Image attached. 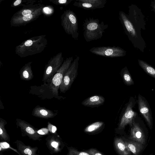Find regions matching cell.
I'll return each instance as SVG.
<instances>
[{
  "label": "cell",
  "mask_w": 155,
  "mask_h": 155,
  "mask_svg": "<svg viewBox=\"0 0 155 155\" xmlns=\"http://www.w3.org/2000/svg\"><path fill=\"white\" fill-rule=\"evenodd\" d=\"M150 6L151 7L153 11L155 13V0L151 1Z\"/></svg>",
  "instance_id": "cell-34"
},
{
  "label": "cell",
  "mask_w": 155,
  "mask_h": 155,
  "mask_svg": "<svg viewBox=\"0 0 155 155\" xmlns=\"http://www.w3.org/2000/svg\"><path fill=\"white\" fill-rule=\"evenodd\" d=\"M46 144L51 154L60 152L64 145L59 136L54 134L48 136L46 139Z\"/></svg>",
  "instance_id": "cell-13"
},
{
  "label": "cell",
  "mask_w": 155,
  "mask_h": 155,
  "mask_svg": "<svg viewBox=\"0 0 155 155\" xmlns=\"http://www.w3.org/2000/svg\"><path fill=\"white\" fill-rule=\"evenodd\" d=\"M68 152L67 155H91L86 152L79 151L72 147H68Z\"/></svg>",
  "instance_id": "cell-27"
},
{
  "label": "cell",
  "mask_w": 155,
  "mask_h": 155,
  "mask_svg": "<svg viewBox=\"0 0 155 155\" xmlns=\"http://www.w3.org/2000/svg\"><path fill=\"white\" fill-rule=\"evenodd\" d=\"M45 6L44 5L40 3H32L23 7L12 16L10 21L11 26H25L36 20L43 13V9Z\"/></svg>",
  "instance_id": "cell-2"
},
{
  "label": "cell",
  "mask_w": 155,
  "mask_h": 155,
  "mask_svg": "<svg viewBox=\"0 0 155 155\" xmlns=\"http://www.w3.org/2000/svg\"><path fill=\"white\" fill-rule=\"evenodd\" d=\"M85 152L91 155H104L97 150L93 148L90 149Z\"/></svg>",
  "instance_id": "cell-30"
},
{
  "label": "cell",
  "mask_w": 155,
  "mask_h": 155,
  "mask_svg": "<svg viewBox=\"0 0 155 155\" xmlns=\"http://www.w3.org/2000/svg\"><path fill=\"white\" fill-rule=\"evenodd\" d=\"M51 5H48L44 7L43 9V13L47 15H52L54 13V9Z\"/></svg>",
  "instance_id": "cell-29"
},
{
  "label": "cell",
  "mask_w": 155,
  "mask_h": 155,
  "mask_svg": "<svg viewBox=\"0 0 155 155\" xmlns=\"http://www.w3.org/2000/svg\"><path fill=\"white\" fill-rule=\"evenodd\" d=\"M127 14L122 11L119 12V18L124 31L134 47L144 52L146 42L141 35V30L146 29L144 16L136 5L128 7Z\"/></svg>",
  "instance_id": "cell-1"
},
{
  "label": "cell",
  "mask_w": 155,
  "mask_h": 155,
  "mask_svg": "<svg viewBox=\"0 0 155 155\" xmlns=\"http://www.w3.org/2000/svg\"><path fill=\"white\" fill-rule=\"evenodd\" d=\"M104 125V123L102 121L95 122L87 126L85 128L84 131L88 133L94 132L100 129Z\"/></svg>",
  "instance_id": "cell-24"
},
{
  "label": "cell",
  "mask_w": 155,
  "mask_h": 155,
  "mask_svg": "<svg viewBox=\"0 0 155 155\" xmlns=\"http://www.w3.org/2000/svg\"><path fill=\"white\" fill-rule=\"evenodd\" d=\"M7 124V122L3 119H0V138L1 140L9 142L10 137L5 128V126Z\"/></svg>",
  "instance_id": "cell-23"
},
{
  "label": "cell",
  "mask_w": 155,
  "mask_h": 155,
  "mask_svg": "<svg viewBox=\"0 0 155 155\" xmlns=\"http://www.w3.org/2000/svg\"><path fill=\"white\" fill-rule=\"evenodd\" d=\"M16 124L20 128L22 135L27 136L34 140L40 141L41 140V138L42 137L41 135L39 134L38 130L28 122L17 118L16 119Z\"/></svg>",
  "instance_id": "cell-12"
},
{
  "label": "cell",
  "mask_w": 155,
  "mask_h": 155,
  "mask_svg": "<svg viewBox=\"0 0 155 155\" xmlns=\"http://www.w3.org/2000/svg\"><path fill=\"white\" fill-rule=\"evenodd\" d=\"M48 130L46 128H42L38 130V132L39 134L41 135L45 134L48 133Z\"/></svg>",
  "instance_id": "cell-33"
},
{
  "label": "cell",
  "mask_w": 155,
  "mask_h": 155,
  "mask_svg": "<svg viewBox=\"0 0 155 155\" xmlns=\"http://www.w3.org/2000/svg\"><path fill=\"white\" fill-rule=\"evenodd\" d=\"M23 0H16L13 2L11 5V6L12 7H16L20 6L22 4Z\"/></svg>",
  "instance_id": "cell-32"
},
{
  "label": "cell",
  "mask_w": 155,
  "mask_h": 155,
  "mask_svg": "<svg viewBox=\"0 0 155 155\" xmlns=\"http://www.w3.org/2000/svg\"><path fill=\"white\" fill-rule=\"evenodd\" d=\"M32 62H30L25 64L19 71V75L21 79L28 81L31 80L34 75L31 69V64Z\"/></svg>",
  "instance_id": "cell-18"
},
{
  "label": "cell",
  "mask_w": 155,
  "mask_h": 155,
  "mask_svg": "<svg viewBox=\"0 0 155 155\" xmlns=\"http://www.w3.org/2000/svg\"><path fill=\"white\" fill-rule=\"evenodd\" d=\"M73 61V57L67 58L64 61L61 67L54 76L50 82L48 84L49 89L54 96L55 97L58 96V90L64 75Z\"/></svg>",
  "instance_id": "cell-6"
},
{
  "label": "cell",
  "mask_w": 155,
  "mask_h": 155,
  "mask_svg": "<svg viewBox=\"0 0 155 155\" xmlns=\"http://www.w3.org/2000/svg\"><path fill=\"white\" fill-rule=\"evenodd\" d=\"M120 74L124 83L126 85L130 86L134 84V81L127 66L121 69Z\"/></svg>",
  "instance_id": "cell-21"
},
{
  "label": "cell",
  "mask_w": 155,
  "mask_h": 155,
  "mask_svg": "<svg viewBox=\"0 0 155 155\" xmlns=\"http://www.w3.org/2000/svg\"><path fill=\"white\" fill-rule=\"evenodd\" d=\"M61 25L65 32L77 40L79 33L78 18L75 13L70 9L66 10L61 15Z\"/></svg>",
  "instance_id": "cell-5"
},
{
  "label": "cell",
  "mask_w": 155,
  "mask_h": 155,
  "mask_svg": "<svg viewBox=\"0 0 155 155\" xmlns=\"http://www.w3.org/2000/svg\"><path fill=\"white\" fill-rule=\"evenodd\" d=\"M138 61L139 65L144 72L155 79V68L143 60L138 59Z\"/></svg>",
  "instance_id": "cell-22"
},
{
  "label": "cell",
  "mask_w": 155,
  "mask_h": 155,
  "mask_svg": "<svg viewBox=\"0 0 155 155\" xmlns=\"http://www.w3.org/2000/svg\"><path fill=\"white\" fill-rule=\"evenodd\" d=\"M62 52H59L49 60L45 65L42 81L49 84L64 62Z\"/></svg>",
  "instance_id": "cell-8"
},
{
  "label": "cell",
  "mask_w": 155,
  "mask_h": 155,
  "mask_svg": "<svg viewBox=\"0 0 155 155\" xmlns=\"http://www.w3.org/2000/svg\"><path fill=\"white\" fill-rule=\"evenodd\" d=\"M105 101L104 97L100 95H94L84 100L81 103L83 106L94 107L103 104Z\"/></svg>",
  "instance_id": "cell-17"
},
{
  "label": "cell",
  "mask_w": 155,
  "mask_h": 155,
  "mask_svg": "<svg viewBox=\"0 0 155 155\" xmlns=\"http://www.w3.org/2000/svg\"><path fill=\"white\" fill-rule=\"evenodd\" d=\"M48 130L53 133H54L57 129L56 127L51 124L49 122H48Z\"/></svg>",
  "instance_id": "cell-31"
},
{
  "label": "cell",
  "mask_w": 155,
  "mask_h": 155,
  "mask_svg": "<svg viewBox=\"0 0 155 155\" xmlns=\"http://www.w3.org/2000/svg\"><path fill=\"white\" fill-rule=\"evenodd\" d=\"M0 155H3V154H1H1H0Z\"/></svg>",
  "instance_id": "cell-35"
},
{
  "label": "cell",
  "mask_w": 155,
  "mask_h": 155,
  "mask_svg": "<svg viewBox=\"0 0 155 155\" xmlns=\"http://www.w3.org/2000/svg\"><path fill=\"white\" fill-rule=\"evenodd\" d=\"M83 30L84 38L87 42L97 40L101 38L108 25L104 21L100 23L99 20L93 18H86L83 22Z\"/></svg>",
  "instance_id": "cell-4"
},
{
  "label": "cell",
  "mask_w": 155,
  "mask_h": 155,
  "mask_svg": "<svg viewBox=\"0 0 155 155\" xmlns=\"http://www.w3.org/2000/svg\"><path fill=\"white\" fill-rule=\"evenodd\" d=\"M73 5L86 10H94L99 8L96 6L88 2H81L75 1L74 2Z\"/></svg>",
  "instance_id": "cell-25"
},
{
  "label": "cell",
  "mask_w": 155,
  "mask_h": 155,
  "mask_svg": "<svg viewBox=\"0 0 155 155\" xmlns=\"http://www.w3.org/2000/svg\"><path fill=\"white\" fill-rule=\"evenodd\" d=\"M52 110L44 107L37 106L35 107L32 112V115L35 117L44 119L52 118L57 115Z\"/></svg>",
  "instance_id": "cell-16"
},
{
  "label": "cell",
  "mask_w": 155,
  "mask_h": 155,
  "mask_svg": "<svg viewBox=\"0 0 155 155\" xmlns=\"http://www.w3.org/2000/svg\"><path fill=\"white\" fill-rule=\"evenodd\" d=\"M93 54L97 55L110 58L125 56L126 51L119 46H102L94 47L89 50Z\"/></svg>",
  "instance_id": "cell-10"
},
{
  "label": "cell",
  "mask_w": 155,
  "mask_h": 155,
  "mask_svg": "<svg viewBox=\"0 0 155 155\" xmlns=\"http://www.w3.org/2000/svg\"><path fill=\"white\" fill-rule=\"evenodd\" d=\"M129 151L135 155H138L143 148L142 144L133 141H124Z\"/></svg>",
  "instance_id": "cell-20"
},
{
  "label": "cell",
  "mask_w": 155,
  "mask_h": 155,
  "mask_svg": "<svg viewBox=\"0 0 155 155\" xmlns=\"http://www.w3.org/2000/svg\"><path fill=\"white\" fill-rule=\"evenodd\" d=\"M75 1L89 3L96 6L99 8H104L107 2L106 0H76Z\"/></svg>",
  "instance_id": "cell-26"
},
{
  "label": "cell",
  "mask_w": 155,
  "mask_h": 155,
  "mask_svg": "<svg viewBox=\"0 0 155 155\" xmlns=\"http://www.w3.org/2000/svg\"><path fill=\"white\" fill-rule=\"evenodd\" d=\"M74 0H50L52 3L58 5L67 6Z\"/></svg>",
  "instance_id": "cell-28"
},
{
  "label": "cell",
  "mask_w": 155,
  "mask_h": 155,
  "mask_svg": "<svg viewBox=\"0 0 155 155\" xmlns=\"http://www.w3.org/2000/svg\"><path fill=\"white\" fill-rule=\"evenodd\" d=\"M48 41L45 35L35 36L23 41L15 48V53L24 58L40 53L46 47Z\"/></svg>",
  "instance_id": "cell-3"
},
{
  "label": "cell",
  "mask_w": 155,
  "mask_h": 155,
  "mask_svg": "<svg viewBox=\"0 0 155 155\" xmlns=\"http://www.w3.org/2000/svg\"><path fill=\"white\" fill-rule=\"evenodd\" d=\"M138 116L137 115L133 120L129 138L143 144L145 143V137L142 129L138 122Z\"/></svg>",
  "instance_id": "cell-14"
},
{
  "label": "cell",
  "mask_w": 155,
  "mask_h": 155,
  "mask_svg": "<svg viewBox=\"0 0 155 155\" xmlns=\"http://www.w3.org/2000/svg\"><path fill=\"white\" fill-rule=\"evenodd\" d=\"M137 102L140 114L145 119L150 129H151L153 124L152 115L147 101L145 97L139 94Z\"/></svg>",
  "instance_id": "cell-11"
},
{
  "label": "cell",
  "mask_w": 155,
  "mask_h": 155,
  "mask_svg": "<svg viewBox=\"0 0 155 155\" xmlns=\"http://www.w3.org/2000/svg\"><path fill=\"white\" fill-rule=\"evenodd\" d=\"M15 143L20 155H39L37 153L38 150L37 147H32L26 145L21 141L18 140H17Z\"/></svg>",
  "instance_id": "cell-15"
},
{
  "label": "cell",
  "mask_w": 155,
  "mask_h": 155,
  "mask_svg": "<svg viewBox=\"0 0 155 155\" xmlns=\"http://www.w3.org/2000/svg\"><path fill=\"white\" fill-rule=\"evenodd\" d=\"M79 59V56L77 57L64 75L59 88L61 92L64 93L68 90L78 75Z\"/></svg>",
  "instance_id": "cell-9"
},
{
  "label": "cell",
  "mask_w": 155,
  "mask_h": 155,
  "mask_svg": "<svg viewBox=\"0 0 155 155\" xmlns=\"http://www.w3.org/2000/svg\"><path fill=\"white\" fill-rule=\"evenodd\" d=\"M114 144L116 150L120 155H130L131 152L122 139L116 138L114 140Z\"/></svg>",
  "instance_id": "cell-19"
},
{
  "label": "cell",
  "mask_w": 155,
  "mask_h": 155,
  "mask_svg": "<svg viewBox=\"0 0 155 155\" xmlns=\"http://www.w3.org/2000/svg\"><path fill=\"white\" fill-rule=\"evenodd\" d=\"M136 104V101L134 97H130L120 114L117 128L118 130L124 129L128 124L131 127L133 120L138 115L137 112L134 109Z\"/></svg>",
  "instance_id": "cell-7"
}]
</instances>
